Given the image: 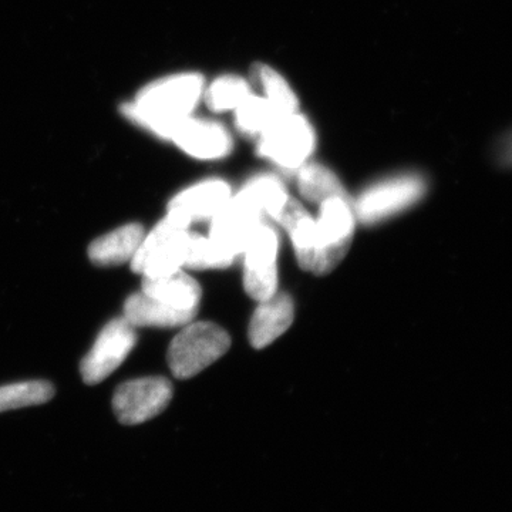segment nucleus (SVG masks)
Instances as JSON below:
<instances>
[{"instance_id":"obj_1","label":"nucleus","mask_w":512,"mask_h":512,"mask_svg":"<svg viewBox=\"0 0 512 512\" xmlns=\"http://www.w3.org/2000/svg\"><path fill=\"white\" fill-rule=\"evenodd\" d=\"M205 80L198 73H177L148 83L128 101L124 113L137 126L168 140L204 97Z\"/></svg>"},{"instance_id":"obj_2","label":"nucleus","mask_w":512,"mask_h":512,"mask_svg":"<svg viewBox=\"0 0 512 512\" xmlns=\"http://www.w3.org/2000/svg\"><path fill=\"white\" fill-rule=\"evenodd\" d=\"M190 238L188 225L167 214L150 234L144 235L131 259V269L143 278H158L180 271L185 266Z\"/></svg>"},{"instance_id":"obj_3","label":"nucleus","mask_w":512,"mask_h":512,"mask_svg":"<svg viewBox=\"0 0 512 512\" xmlns=\"http://www.w3.org/2000/svg\"><path fill=\"white\" fill-rule=\"evenodd\" d=\"M231 338L211 322L187 323L168 349V366L177 379H190L227 353Z\"/></svg>"},{"instance_id":"obj_4","label":"nucleus","mask_w":512,"mask_h":512,"mask_svg":"<svg viewBox=\"0 0 512 512\" xmlns=\"http://www.w3.org/2000/svg\"><path fill=\"white\" fill-rule=\"evenodd\" d=\"M427 181L419 174H403L367 188L353 210L363 224H376L407 210L426 195Z\"/></svg>"},{"instance_id":"obj_5","label":"nucleus","mask_w":512,"mask_h":512,"mask_svg":"<svg viewBox=\"0 0 512 512\" xmlns=\"http://www.w3.org/2000/svg\"><path fill=\"white\" fill-rule=\"evenodd\" d=\"M315 131L308 119L296 113L276 121L259 137L258 153L288 170H299L315 150Z\"/></svg>"},{"instance_id":"obj_6","label":"nucleus","mask_w":512,"mask_h":512,"mask_svg":"<svg viewBox=\"0 0 512 512\" xmlns=\"http://www.w3.org/2000/svg\"><path fill=\"white\" fill-rule=\"evenodd\" d=\"M173 399V384L165 377H141L120 384L113 396L117 419L136 426L158 416Z\"/></svg>"},{"instance_id":"obj_7","label":"nucleus","mask_w":512,"mask_h":512,"mask_svg":"<svg viewBox=\"0 0 512 512\" xmlns=\"http://www.w3.org/2000/svg\"><path fill=\"white\" fill-rule=\"evenodd\" d=\"M136 342V328L126 318L107 323L80 366L84 383L94 386L107 379L127 359Z\"/></svg>"},{"instance_id":"obj_8","label":"nucleus","mask_w":512,"mask_h":512,"mask_svg":"<svg viewBox=\"0 0 512 512\" xmlns=\"http://www.w3.org/2000/svg\"><path fill=\"white\" fill-rule=\"evenodd\" d=\"M278 249V234L274 228L262 222L242 252L245 255V291L255 301H265L278 292Z\"/></svg>"},{"instance_id":"obj_9","label":"nucleus","mask_w":512,"mask_h":512,"mask_svg":"<svg viewBox=\"0 0 512 512\" xmlns=\"http://www.w3.org/2000/svg\"><path fill=\"white\" fill-rule=\"evenodd\" d=\"M320 214L316 220L319 244L329 272L348 254L355 232L353 200L329 198L320 202Z\"/></svg>"},{"instance_id":"obj_10","label":"nucleus","mask_w":512,"mask_h":512,"mask_svg":"<svg viewBox=\"0 0 512 512\" xmlns=\"http://www.w3.org/2000/svg\"><path fill=\"white\" fill-rule=\"evenodd\" d=\"M168 141L197 160H220L232 150V138L227 128L217 121L187 117L174 128Z\"/></svg>"},{"instance_id":"obj_11","label":"nucleus","mask_w":512,"mask_h":512,"mask_svg":"<svg viewBox=\"0 0 512 512\" xmlns=\"http://www.w3.org/2000/svg\"><path fill=\"white\" fill-rule=\"evenodd\" d=\"M276 221L288 231L299 265L312 274H329L322 249H320L316 220H313L309 212L299 202L289 198L284 210L276 217Z\"/></svg>"},{"instance_id":"obj_12","label":"nucleus","mask_w":512,"mask_h":512,"mask_svg":"<svg viewBox=\"0 0 512 512\" xmlns=\"http://www.w3.org/2000/svg\"><path fill=\"white\" fill-rule=\"evenodd\" d=\"M231 197V187L212 178L178 192L168 205V214L190 227L191 222L212 220Z\"/></svg>"},{"instance_id":"obj_13","label":"nucleus","mask_w":512,"mask_h":512,"mask_svg":"<svg viewBox=\"0 0 512 512\" xmlns=\"http://www.w3.org/2000/svg\"><path fill=\"white\" fill-rule=\"evenodd\" d=\"M210 238L229 254L237 256L247 248L249 239L264 218L231 197L228 204L211 220Z\"/></svg>"},{"instance_id":"obj_14","label":"nucleus","mask_w":512,"mask_h":512,"mask_svg":"<svg viewBox=\"0 0 512 512\" xmlns=\"http://www.w3.org/2000/svg\"><path fill=\"white\" fill-rule=\"evenodd\" d=\"M295 306L286 293L272 295L259 302L249 325V342L255 349H264L284 335L292 325Z\"/></svg>"},{"instance_id":"obj_15","label":"nucleus","mask_w":512,"mask_h":512,"mask_svg":"<svg viewBox=\"0 0 512 512\" xmlns=\"http://www.w3.org/2000/svg\"><path fill=\"white\" fill-rule=\"evenodd\" d=\"M195 315L197 312L183 311V309L165 305L144 292L133 293L124 303V318L136 329L146 328V326L177 328L192 322Z\"/></svg>"},{"instance_id":"obj_16","label":"nucleus","mask_w":512,"mask_h":512,"mask_svg":"<svg viewBox=\"0 0 512 512\" xmlns=\"http://www.w3.org/2000/svg\"><path fill=\"white\" fill-rule=\"evenodd\" d=\"M146 231L143 225L127 224L97 238L89 247V258L94 265L119 266L131 262Z\"/></svg>"},{"instance_id":"obj_17","label":"nucleus","mask_w":512,"mask_h":512,"mask_svg":"<svg viewBox=\"0 0 512 512\" xmlns=\"http://www.w3.org/2000/svg\"><path fill=\"white\" fill-rule=\"evenodd\" d=\"M141 292L183 311L198 312L201 301L200 285L183 269L158 278H143Z\"/></svg>"},{"instance_id":"obj_18","label":"nucleus","mask_w":512,"mask_h":512,"mask_svg":"<svg viewBox=\"0 0 512 512\" xmlns=\"http://www.w3.org/2000/svg\"><path fill=\"white\" fill-rule=\"evenodd\" d=\"M238 201L247 205L262 218L271 217L276 220L288 202V192L278 177L271 174L258 175L252 178L241 191L235 195Z\"/></svg>"},{"instance_id":"obj_19","label":"nucleus","mask_w":512,"mask_h":512,"mask_svg":"<svg viewBox=\"0 0 512 512\" xmlns=\"http://www.w3.org/2000/svg\"><path fill=\"white\" fill-rule=\"evenodd\" d=\"M284 116L288 114H282L266 97L251 93L235 110V126L245 136L259 138Z\"/></svg>"},{"instance_id":"obj_20","label":"nucleus","mask_w":512,"mask_h":512,"mask_svg":"<svg viewBox=\"0 0 512 512\" xmlns=\"http://www.w3.org/2000/svg\"><path fill=\"white\" fill-rule=\"evenodd\" d=\"M298 187L305 200L316 204L335 197L352 200L335 173L320 164H303L299 168Z\"/></svg>"},{"instance_id":"obj_21","label":"nucleus","mask_w":512,"mask_h":512,"mask_svg":"<svg viewBox=\"0 0 512 512\" xmlns=\"http://www.w3.org/2000/svg\"><path fill=\"white\" fill-rule=\"evenodd\" d=\"M55 387L45 380H29L0 386V413L22 407L39 406L52 400Z\"/></svg>"},{"instance_id":"obj_22","label":"nucleus","mask_w":512,"mask_h":512,"mask_svg":"<svg viewBox=\"0 0 512 512\" xmlns=\"http://www.w3.org/2000/svg\"><path fill=\"white\" fill-rule=\"evenodd\" d=\"M251 94V87L247 80L235 74H225L218 77L214 82L204 90V99L208 109L215 113L222 111L237 110L242 103Z\"/></svg>"},{"instance_id":"obj_23","label":"nucleus","mask_w":512,"mask_h":512,"mask_svg":"<svg viewBox=\"0 0 512 512\" xmlns=\"http://www.w3.org/2000/svg\"><path fill=\"white\" fill-rule=\"evenodd\" d=\"M254 73L256 82L264 90L262 96L271 101L276 109L282 114H292L298 111V97L281 74L266 64L255 66Z\"/></svg>"},{"instance_id":"obj_24","label":"nucleus","mask_w":512,"mask_h":512,"mask_svg":"<svg viewBox=\"0 0 512 512\" xmlns=\"http://www.w3.org/2000/svg\"><path fill=\"white\" fill-rule=\"evenodd\" d=\"M235 256L215 244L210 237L191 232L185 266L191 269L227 268L234 262Z\"/></svg>"},{"instance_id":"obj_25","label":"nucleus","mask_w":512,"mask_h":512,"mask_svg":"<svg viewBox=\"0 0 512 512\" xmlns=\"http://www.w3.org/2000/svg\"><path fill=\"white\" fill-rule=\"evenodd\" d=\"M497 158L504 167H512V131L501 140L497 148Z\"/></svg>"}]
</instances>
